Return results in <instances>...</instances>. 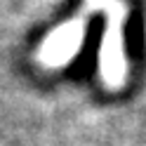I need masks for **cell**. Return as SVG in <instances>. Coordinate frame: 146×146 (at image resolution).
Wrapping results in <instances>:
<instances>
[{"label":"cell","mask_w":146,"mask_h":146,"mask_svg":"<svg viewBox=\"0 0 146 146\" xmlns=\"http://www.w3.org/2000/svg\"><path fill=\"white\" fill-rule=\"evenodd\" d=\"M83 35H85V26L78 19L59 26V29L42 42L40 61L47 64V66H61V64H66L71 57H76L80 42H83Z\"/></svg>","instance_id":"obj_2"},{"label":"cell","mask_w":146,"mask_h":146,"mask_svg":"<svg viewBox=\"0 0 146 146\" xmlns=\"http://www.w3.org/2000/svg\"><path fill=\"white\" fill-rule=\"evenodd\" d=\"M87 5L97 10L104 7L108 14L106 38L102 45V73L106 85H120L125 78V61H123V21H125V5L120 0H87Z\"/></svg>","instance_id":"obj_1"}]
</instances>
